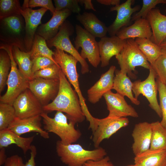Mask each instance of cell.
Listing matches in <instances>:
<instances>
[{
  "label": "cell",
  "mask_w": 166,
  "mask_h": 166,
  "mask_svg": "<svg viewBox=\"0 0 166 166\" xmlns=\"http://www.w3.org/2000/svg\"><path fill=\"white\" fill-rule=\"evenodd\" d=\"M72 13L68 10H56L48 22L38 27L36 34L43 38L46 41L52 39L57 34L61 26Z\"/></svg>",
  "instance_id": "21"
},
{
  "label": "cell",
  "mask_w": 166,
  "mask_h": 166,
  "mask_svg": "<svg viewBox=\"0 0 166 166\" xmlns=\"http://www.w3.org/2000/svg\"><path fill=\"white\" fill-rule=\"evenodd\" d=\"M22 10L19 0H0V20L12 16L21 15Z\"/></svg>",
  "instance_id": "32"
},
{
  "label": "cell",
  "mask_w": 166,
  "mask_h": 166,
  "mask_svg": "<svg viewBox=\"0 0 166 166\" xmlns=\"http://www.w3.org/2000/svg\"><path fill=\"white\" fill-rule=\"evenodd\" d=\"M125 41L126 40H122L116 35L101 38L98 43L101 67L108 65L111 58L121 52Z\"/></svg>",
  "instance_id": "20"
},
{
  "label": "cell",
  "mask_w": 166,
  "mask_h": 166,
  "mask_svg": "<svg viewBox=\"0 0 166 166\" xmlns=\"http://www.w3.org/2000/svg\"><path fill=\"white\" fill-rule=\"evenodd\" d=\"M116 35L123 40L136 38L150 39L152 32L147 19L140 18L134 21L132 25L121 29Z\"/></svg>",
  "instance_id": "22"
},
{
  "label": "cell",
  "mask_w": 166,
  "mask_h": 166,
  "mask_svg": "<svg viewBox=\"0 0 166 166\" xmlns=\"http://www.w3.org/2000/svg\"><path fill=\"white\" fill-rule=\"evenodd\" d=\"M162 53L166 55V50L162 49Z\"/></svg>",
  "instance_id": "49"
},
{
  "label": "cell",
  "mask_w": 166,
  "mask_h": 166,
  "mask_svg": "<svg viewBox=\"0 0 166 166\" xmlns=\"http://www.w3.org/2000/svg\"><path fill=\"white\" fill-rule=\"evenodd\" d=\"M152 133L150 149L166 150V128L157 121L151 123Z\"/></svg>",
  "instance_id": "30"
},
{
  "label": "cell",
  "mask_w": 166,
  "mask_h": 166,
  "mask_svg": "<svg viewBox=\"0 0 166 166\" xmlns=\"http://www.w3.org/2000/svg\"><path fill=\"white\" fill-rule=\"evenodd\" d=\"M152 133L151 123L144 122L135 125L132 133L134 140L132 149L135 156L150 149Z\"/></svg>",
  "instance_id": "18"
},
{
  "label": "cell",
  "mask_w": 166,
  "mask_h": 166,
  "mask_svg": "<svg viewBox=\"0 0 166 166\" xmlns=\"http://www.w3.org/2000/svg\"><path fill=\"white\" fill-rule=\"evenodd\" d=\"M76 36L74 41L77 50L81 48L80 53L84 59H87L89 63L97 68L101 62L98 43L95 37L78 25L75 26Z\"/></svg>",
  "instance_id": "8"
},
{
  "label": "cell",
  "mask_w": 166,
  "mask_h": 166,
  "mask_svg": "<svg viewBox=\"0 0 166 166\" xmlns=\"http://www.w3.org/2000/svg\"><path fill=\"white\" fill-rule=\"evenodd\" d=\"M13 105L15 110L16 117L20 119L40 115L44 112L43 106L29 89L19 95Z\"/></svg>",
  "instance_id": "12"
},
{
  "label": "cell",
  "mask_w": 166,
  "mask_h": 166,
  "mask_svg": "<svg viewBox=\"0 0 166 166\" xmlns=\"http://www.w3.org/2000/svg\"><path fill=\"white\" fill-rule=\"evenodd\" d=\"M21 15H16L0 20L1 29L7 35L12 36L11 44L18 46L25 51L24 39L25 27L24 20Z\"/></svg>",
  "instance_id": "15"
},
{
  "label": "cell",
  "mask_w": 166,
  "mask_h": 166,
  "mask_svg": "<svg viewBox=\"0 0 166 166\" xmlns=\"http://www.w3.org/2000/svg\"><path fill=\"white\" fill-rule=\"evenodd\" d=\"M34 138V136L28 137H21L7 128L0 130V148L15 144L26 154L28 150H30Z\"/></svg>",
  "instance_id": "25"
},
{
  "label": "cell",
  "mask_w": 166,
  "mask_h": 166,
  "mask_svg": "<svg viewBox=\"0 0 166 166\" xmlns=\"http://www.w3.org/2000/svg\"><path fill=\"white\" fill-rule=\"evenodd\" d=\"M13 44L2 43L0 49L5 50L8 53L11 61V67L8 76L6 93L0 97V103L13 105L17 98L23 91L29 88V81L21 73L17 67L12 52Z\"/></svg>",
  "instance_id": "5"
},
{
  "label": "cell",
  "mask_w": 166,
  "mask_h": 166,
  "mask_svg": "<svg viewBox=\"0 0 166 166\" xmlns=\"http://www.w3.org/2000/svg\"><path fill=\"white\" fill-rule=\"evenodd\" d=\"M116 70L115 66H111L107 71L101 75L99 80L88 89L87 96L90 102L96 103L105 93L113 89Z\"/></svg>",
  "instance_id": "19"
},
{
  "label": "cell",
  "mask_w": 166,
  "mask_h": 166,
  "mask_svg": "<svg viewBox=\"0 0 166 166\" xmlns=\"http://www.w3.org/2000/svg\"><path fill=\"white\" fill-rule=\"evenodd\" d=\"M115 73L113 89L122 96L127 97L132 103L137 105H139L140 101L132 94L133 82L127 74L122 73L120 70L116 69Z\"/></svg>",
  "instance_id": "27"
},
{
  "label": "cell",
  "mask_w": 166,
  "mask_h": 166,
  "mask_svg": "<svg viewBox=\"0 0 166 166\" xmlns=\"http://www.w3.org/2000/svg\"><path fill=\"white\" fill-rule=\"evenodd\" d=\"M109 111L108 117H126L130 116L134 118L138 117L135 109L128 104L124 97L117 93H114L110 90L103 95Z\"/></svg>",
  "instance_id": "14"
},
{
  "label": "cell",
  "mask_w": 166,
  "mask_h": 166,
  "mask_svg": "<svg viewBox=\"0 0 166 166\" xmlns=\"http://www.w3.org/2000/svg\"><path fill=\"white\" fill-rule=\"evenodd\" d=\"M76 18L85 29L95 37L101 38L106 37L108 27L93 13L84 12L77 14Z\"/></svg>",
  "instance_id": "24"
},
{
  "label": "cell",
  "mask_w": 166,
  "mask_h": 166,
  "mask_svg": "<svg viewBox=\"0 0 166 166\" xmlns=\"http://www.w3.org/2000/svg\"><path fill=\"white\" fill-rule=\"evenodd\" d=\"M16 117L15 110L13 105L0 103V130L8 128Z\"/></svg>",
  "instance_id": "34"
},
{
  "label": "cell",
  "mask_w": 166,
  "mask_h": 166,
  "mask_svg": "<svg viewBox=\"0 0 166 166\" xmlns=\"http://www.w3.org/2000/svg\"><path fill=\"white\" fill-rule=\"evenodd\" d=\"M29 1L24 0L21 13L25 22L24 42L26 52L30 50L37 30L39 26L41 24L42 18L48 10L43 8L33 10L28 6Z\"/></svg>",
  "instance_id": "11"
},
{
  "label": "cell",
  "mask_w": 166,
  "mask_h": 166,
  "mask_svg": "<svg viewBox=\"0 0 166 166\" xmlns=\"http://www.w3.org/2000/svg\"><path fill=\"white\" fill-rule=\"evenodd\" d=\"M59 85V79L38 78L29 81V89L43 106L55 98L58 92Z\"/></svg>",
  "instance_id": "13"
},
{
  "label": "cell",
  "mask_w": 166,
  "mask_h": 166,
  "mask_svg": "<svg viewBox=\"0 0 166 166\" xmlns=\"http://www.w3.org/2000/svg\"><path fill=\"white\" fill-rule=\"evenodd\" d=\"M126 166H135L134 164H130Z\"/></svg>",
  "instance_id": "50"
},
{
  "label": "cell",
  "mask_w": 166,
  "mask_h": 166,
  "mask_svg": "<svg viewBox=\"0 0 166 166\" xmlns=\"http://www.w3.org/2000/svg\"><path fill=\"white\" fill-rule=\"evenodd\" d=\"M59 89L57 96L51 103L43 106L44 111L64 112L69 121L76 123L82 122L85 117L78 96L61 69L59 71Z\"/></svg>",
  "instance_id": "1"
},
{
  "label": "cell",
  "mask_w": 166,
  "mask_h": 166,
  "mask_svg": "<svg viewBox=\"0 0 166 166\" xmlns=\"http://www.w3.org/2000/svg\"><path fill=\"white\" fill-rule=\"evenodd\" d=\"M74 32V28L70 22L65 21L60 27L56 35L52 39L46 41L48 47H55L69 53L76 58L81 66L82 74L88 73L89 66L81 56L80 53L72 44L69 39Z\"/></svg>",
  "instance_id": "7"
},
{
  "label": "cell",
  "mask_w": 166,
  "mask_h": 166,
  "mask_svg": "<svg viewBox=\"0 0 166 166\" xmlns=\"http://www.w3.org/2000/svg\"><path fill=\"white\" fill-rule=\"evenodd\" d=\"M12 52L14 59L21 73L29 81L32 80L33 64L30 52L22 51L18 46L13 45Z\"/></svg>",
  "instance_id": "28"
},
{
  "label": "cell",
  "mask_w": 166,
  "mask_h": 166,
  "mask_svg": "<svg viewBox=\"0 0 166 166\" xmlns=\"http://www.w3.org/2000/svg\"><path fill=\"white\" fill-rule=\"evenodd\" d=\"M28 6L30 8L41 7L49 10L53 14L56 9L51 0H30L29 1Z\"/></svg>",
  "instance_id": "41"
},
{
  "label": "cell",
  "mask_w": 166,
  "mask_h": 166,
  "mask_svg": "<svg viewBox=\"0 0 166 166\" xmlns=\"http://www.w3.org/2000/svg\"><path fill=\"white\" fill-rule=\"evenodd\" d=\"M165 11V13H166V9Z\"/></svg>",
  "instance_id": "51"
},
{
  "label": "cell",
  "mask_w": 166,
  "mask_h": 166,
  "mask_svg": "<svg viewBox=\"0 0 166 166\" xmlns=\"http://www.w3.org/2000/svg\"><path fill=\"white\" fill-rule=\"evenodd\" d=\"M56 10H68L72 12L80 14L81 9L78 0H54Z\"/></svg>",
  "instance_id": "39"
},
{
  "label": "cell",
  "mask_w": 166,
  "mask_h": 166,
  "mask_svg": "<svg viewBox=\"0 0 166 166\" xmlns=\"http://www.w3.org/2000/svg\"><path fill=\"white\" fill-rule=\"evenodd\" d=\"M40 115L25 119H20L15 117L7 128L9 129L19 136L31 132L38 133L42 138H49V132L42 128Z\"/></svg>",
  "instance_id": "17"
},
{
  "label": "cell",
  "mask_w": 166,
  "mask_h": 166,
  "mask_svg": "<svg viewBox=\"0 0 166 166\" xmlns=\"http://www.w3.org/2000/svg\"><path fill=\"white\" fill-rule=\"evenodd\" d=\"M150 65L154 71L156 78L166 85V55L162 53Z\"/></svg>",
  "instance_id": "37"
},
{
  "label": "cell",
  "mask_w": 166,
  "mask_h": 166,
  "mask_svg": "<svg viewBox=\"0 0 166 166\" xmlns=\"http://www.w3.org/2000/svg\"><path fill=\"white\" fill-rule=\"evenodd\" d=\"M146 18L151 27L152 36L150 39L160 46L166 38V16L158 9H152Z\"/></svg>",
  "instance_id": "23"
},
{
  "label": "cell",
  "mask_w": 166,
  "mask_h": 166,
  "mask_svg": "<svg viewBox=\"0 0 166 166\" xmlns=\"http://www.w3.org/2000/svg\"><path fill=\"white\" fill-rule=\"evenodd\" d=\"M93 126L90 128L93 132L92 140L96 148L99 147L101 142L109 138L121 128L128 126L129 121L127 117H107L103 119L94 117Z\"/></svg>",
  "instance_id": "9"
},
{
  "label": "cell",
  "mask_w": 166,
  "mask_h": 166,
  "mask_svg": "<svg viewBox=\"0 0 166 166\" xmlns=\"http://www.w3.org/2000/svg\"><path fill=\"white\" fill-rule=\"evenodd\" d=\"M0 51V92L6 85L11 67V61L7 53L3 49Z\"/></svg>",
  "instance_id": "33"
},
{
  "label": "cell",
  "mask_w": 166,
  "mask_h": 166,
  "mask_svg": "<svg viewBox=\"0 0 166 166\" xmlns=\"http://www.w3.org/2000/svg\"><path fill=\"white\" fill-rule=\"evenodd\" d=\"M25 164L21 157L14 155L7 157L4 166H24Z\"/></svg>",
  "instance_id": "43"
},
{
  "label": "cell",
  "mask_w": 166,
  "mask_h": 166,
  "mask_svg": "<svg viewBox=\"0 0 166 166\" xmlns=\"http://www.w3.org/2000/svg\"><path fill=\"white\" fill-rule=\"evenodd\" d=\"M56 152L62 162L67 166H83L89 160H100L107 154L101 147L93 150L84 149L79 144H62L60 140L56 144Z\"/></svg>",
  "instance_id": "2"
},
{
  "label": "cell",
  "mask_w": 166,
  "mask_h": 166,
  "mask_svg": "<svg viewBox=\"0 0 166 166\" xmlns=\"http://www.w3.org/2000/svg\"><path fill=\"white\" fill-rule=\"evenodd\" d=\"M149 70L148 75L146 79L143 81L139 80L133 82L132 92L136 99L140 94L144 96L148 101L150 107L161 118V111L157 98L158 89L155 80L157 77L151 65Z\"/></svg>",
  "instance_id": "10"
},
{
  "label": "cell",
  "mask_w": 166,
  "mask_h": 166,
  "mask_svg": "<svg viewBox=\"0 0 166 166\" xmlns=\"http://www.w3.org/2000/svg\"><path fill=\"white\" fill-rule=\"evenodd\" d=\"M166 4V0H143L140 10L132 16L131 21L140 18H146L148 13L159 4Z\"/></svg>",
  "instance_id": "35"
},
{
  "label": "cell",
  "mask_w": 166,
  "mask_h": 166,
  "mask_svg": "<svg viewBox=\"0 0 166 166\" xmlns=\"http://www.w3.org/2000/svg\"><path fill=\"white\" fill-rule=\"evenodd\" d=\"M78 1L79 3L84 5L85 9L92 10L94 11H96L91 0H78Z\"/></svg>",
  "instance_id": "45"
},
{
  "label": "cell",
  "mask_w": 166,
  "mask_h": 166,
  "mask_svg": "<svg viewBox=\"0 0 166 166\" xmlns=\"http://www.w3.org/2000/svg\"><path fill=\"white\" fill-rule=\"evenodd\" d=\"M54 52L53 58L54 61L59 65L62 72L77 93L87 120L89 122H91L93 117L88 110L85 103V99L81 93L79 86V75L76 67L78 61L72 55L59 49L56 48Z\"/></svg>",
  "instance_id": "4"
},
{
  "label": "cell",
  "mask_w": 166,
  "mask_h": 166,
  "mask_svg": "<svg viewBox=\"0 0 166 166\" xmlns=\"http://www.w3.org/2000/svg\"><path fill=\"white\" fill-rule=\"evenodd\" d=\"M40 116L44 125V129L48 132H52L58 136L63 144H73L81 137L80 131L75 128L76 123L71 121L68 122L67 116L63 112L57 111L53 118L50 117L45 112Z\"/></svg>",
  "instance_id": "3"
},
{
  "label": "cell",
  "mask_w": 166,
  "mask_h": 166,
  "mask_svg": "<svg viewBox=\"0 0 166 166\" xmlns=\"http://www.w3.org/2000/svg\"><path fill=\"white\" fill-rule=\"evenodd\" d=\"M156 81L159 94V105L162 113V119L160 123L166 128V85L161 82L157 78Z\"/></svg>",
  "instance_id": "38"
},
{
  "label": "cell",
  "mask_w": 166,
  "mask_h": 166,
  "mask_svg": "<svg viewBox=\"0 0 166 166\" xmlns=\"http://www.w3.org/2000/svg\"><path fill=\"white\" fill-rule=\"evenodd\" d=\"M83 166H114L110 161L109 156H105L102 159L97 161L89 160Z\"/></svg>",
  "instance_id": "42"
},
{
  "label": "cell",
  "mask_w": 166,
  "mask_h": 166,
  "mask_svg": "<svg viewBox=\"0 0 166 166\" xmlns=\"http://www.w3.org/2000/svg\"><path fill=\"white\" fill-rule=\"evenodd\" d=\"M159 46L161 49L166 50V38Z\"/></svg>",
  "instance_id": "48"
},
{
  "label": "cell",
  "mask_w": 166,
  "mask_h": 166,
  "mask_svg": "<svg viewBox=\"0 0 166 166\" xmlns=\"http://www.w3.org/2000/svg\"><path fill=\"white\" fill-rule=\"evenodd\" d=\"M97 1L99 3L105 5L116 6L120 4V0H97Z\"/></svg>",
  "instance_id": "46"
},
{
  "label": "cell",
  "mask_w": 166,
  "mask_h": 166,
  "mask_svg": "<svg viewBox=\"0 0 166 166\" xmlns=\"http://www.w3.org/2000/svg\"><path fill=\"white\" fill-rule=\"evenodd\" d=\"M30 150V158L25 164L24 166H35V158L37 153L36 148L35 146L32 145Z\"/></svg>",
  "instance_id": "44"
},
{
  "label": "cell",
  "mask_w": 166,
  "mask_h": 166,
  "mask_svg": "<svg viewBox=\"0 0 166 166\" xmlns=\"http://www.w3.org/2000/svg\"><path fill=\"white\" fill-rule=\"evenodd\" d=\"M7 157L5 154V148H0V165H4Z\"/></svg>",
  "instance_id": "47"
},
{
  "label": "cell",
  "mask_w": 166,
  "mask_h": 166,
  "mask_svg": "<svg viewBox=\"0 0 166 166\" xmlns=\"http://www.w3.org/2000/svg\"><path fill=\"white\" fill-rule=\"evenodd\" d=\"M29 52L31 59L38 56L45 57L58 64L53 58L54 51H53L48 47L46 40L38 34H36L35 35L32 45Z\"/></svg>",
  "instance_id": "31"
},
{
  "label": "cell",
  "mask_w": 166,
  "mask_h": 166,
  "mask_svg": "<svg viewBox=\"0 0 166 166\" xmlns=\"http://www.w3.org/2000/svg\"><path fill=\"white\" fill-rule=\"evenodd\" d=\"M61 69L59 65L53 64L35 72L33 79L38 78L47 79H59Z\"/></svg>",
  "instance_id": "36"
},
{
  "label": "cell",
  "mask_w": 166,
  "mask_h": 166,
  "mask_svg": "<svg viewBox=\"0 0 166 166\" xmlns=\"http://www.w3.org/2000/svg\"><path fill=\"white\" fill-rule=\"evenodd\" d=\"M134 1L127 0L121 4L110 8V11H115L117 12L115 19L108 27V33L111 36L116 35L120 30L128 25L131 20L132 14L140 9L139 5L132 7Z\"/></svg>",
  "instance_id": "16"
},
{
  "label": "cell",
  "mask_w": 166,
  "mask_h": 166,
  "mask_svg": "<svg viewBox=\"0 0 166 166\" xmlns=\"http://www.w3.org/2000/svg\"><path fill=\"white\" fill-rule=\"evenodd\" d=\"M123 73L128 74L129 77L136 79L135 74L137 66H141L149 69L150 64L139 49L133 39L126 40L124 47L121 52L115 56Z\"/></svg>",
  "instance_id": "6"
},
{
  "label": "cell",
  "mask_w": 166,
  "mask_h": 166,
  "mask_svg": "<svg viewBox=\"0 0 166 166\" xmlns=\"http://www.w3.org/2000/svg\"><path fill=\"white\" fill-rule=\"evenodd\" d=\"M135 166H166V150L150 149L134 158Z\"/></svg>",
  "instance_id": "26"
},
{
  "label": "cell",
  "mask_w": 166,
  "mask_h": 166,
  "mask_svg": "<svg viewBox=\"0 0 166 166\" xmlns=\"http://www.w3.org/2000/svg\"><path fill=\"white\" fill-rule=\"evenodd\" d=\"M31 60L33 64L32 69L33 78L34 74L37 71L54 64L58 65L45 57L38 56L34 57Z\"/></svg>",
  "instance_id": "40"
},
{
  "label": "cell",
  "mask_w": 166,
  "mask_h": 166,
  "mask_svg": "<svg viewBox=\"0 0 166 166\" xmlns=\"http://www.w3.org/2000/svg\"><path fill=\"white\" fill-rule=\"evenodd\" d=\"M135 41L150 64H152L162 54V49L150 39L136 38Z\"/></svg>",
  "instance_id": "29"
}]
</instances>
